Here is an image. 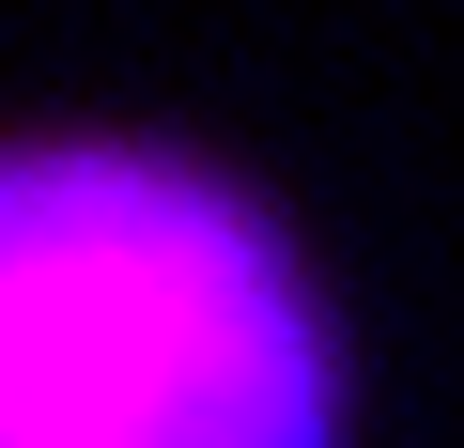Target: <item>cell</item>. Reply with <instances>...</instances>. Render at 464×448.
Returning <instances> with one entry per match:
<instances>
[{"label":"cell","mask_w":464,"mask_h":448,"mask_svg":"<svg viewBox=\"0 0 464 448\" xmlns=\"http://www.w3.org/2000/svg\"><path fill=\"white\" fill-rule=\"evenodd\" d=\"M0 448H341L295 248L186 155H0Z\"/></svg>","instance_id":"cell-1"}]
</instances>
